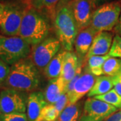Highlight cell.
I'll list each match as a JSON object with an SVG mask.
<instances>
[{
    "mask_svg": "<svg viewBox=\"0 0 121 121\" xmlns=\"http://www.w3.org/2000/svg\"><path fill=\"white\" fill-rule=\"evenodd\" d=\"M108 55L111 57L121 59V36L116 35L113 39L112 47Z\"/></svg>",
    "mask_w": 121,
    "mask_h": 121,
    "instance_id": "cell-25",
    "label": "cell"
},
{
    "mask_svg": "<svg viewBox=\"0 0 121 121\" xmlns=\"http://www.w3.org/2000/svg\"><path fill=\"white\" fill-rule=\"evenodd\" d=\"M112 35L109 32H99L95 35L86 57L107 55L112 47Z\"/></svg>",
    "mask_w": 121,
    "mask_h": 121,
    "instance_id": "cell-12",
    "label": "cell"
},
{
    "mask_svg": "<svg viewBox=\"0 0 121 121\" xmlns=\"http://www.w3.org/2000/svg\"><path fill=\"white\" fill-rule=\"evenodd\" d=\"M95 99H99L114 106L117 109H121V95H120L114 89L103 95L93 97Z\"/></svg>",
    "mask_w": 121,
    "mask_h": 121,
    "instance_id": "cell-23",
    "label": "cell"
},
{
    "mask_svg": "<svg viewBox=\"0 0 121 121\" xmlns=\"http://www.w3.org/2000/svg\"><path fill=\"white\" fill-rule=\"evenodd\" d=\"M66 53L67 51L65 50L60 51L50 61L44 69V73L47 78L52 79L61 76Z\"/></svg>",
    "mask_w": 121,
    "mask_h": 121,
    "instance_id": "cell-17",
    "label": "cell"
},
{
    "mask_svg": "<svg viewBox=\"0 0 121 121\" xmlns=\"http://www.w3.org/2000/svg\"><path fill=\"white\" fill-rule=\"evenodd\" d=\"M104 74L108 76L114 77L121 72V59L116 57H109L103 65Z\"/></svg>",
    "mask_w": 121,
    "mask_h": 121,
    "instance_id": "cell-22",
    "label": "cell"
},
{
    "mask_svg": "<svg viewBox=\"0 0 121 121\" xmlns=\"http://www.w3.org/2000/svg\"><path fill=\"white\" fill-rule=\"evenodd\" d=\"M10 71V67L0 59V85L5 83Z\"/></svg>",
    "mask_w": 121,
    "mask_h": 121,
    "instance_id": "cell-27",
    "label": "cell"
},
{
    "mask_svg": "<svg viewBox=\"0 0 121 121\" xmlns=\"http://www.w3.org/2000/svg\"><path fill=\"white\" fill-rule=\"evenodd\" d=\"M60 114L54 104H47L42 110L37 121H56Z\"/></svg>",
    "mask_w": 121,
    "mask_h": 121,
    "instance_id": "cell-24",
    "label": "cell"
},
{
    "mask_svg": "<svg viewBox=\"0 0 121 121\" xmlns=\"http://www.w3.org/2000/svg\"><path fill=\"white\" fill-rule=\"evenodd\" d=\"M67 83L62 76L50 79L44 92L48 104H53L59 99L61 95L66 93Z\"/></svg>",
    "mask_w": 121,
    "mask_h": 121,
    "instance_id": "cell-15",
    "label": "cell"
},
{
    "mask_svg": "<svg viewBox=\"0 0 121 121\" xmlns=\"http://www.w3.org/2000/svg\"><path fill=\"white\" fill-rule=\"evenodd\" d=\"M20 91L5 88L0 91V114L25 113L28 98Z\"/></svg>",
    "mask_w": 121,
    "mask_h": 121,
    "instance_id": "cell-8",
    "label": "cell"
},
{
    "mask_svg": "<svg viewBox=\"0 0 121 121\" xmlns=\"http://www.w3.org/2000/svg\"></svg>",
    "mask_w": 121,
    "mask_h": 121,
    "instance_id": "cell-34",
    "label": "cell"
},
{
    "mask_svg": "<svg viewBox=\"0 0 121 121\" xmlns=\"http://www.w3.org/2000/svg\"><path fill=\"white\" fill-rule=\"evenodd\" d=\"M40 82L39 69L30 58H26L11 66L5 84L8 88L24 92L37 88Z\"/></svg>",
    "mask_w": 121,
    "mask_h": 121,
    "instance_id": "cell-2",
    "label": "cell"
},
{
    "mask_svg": "<svg viewBox=\"0 0 121 121\" xmlns=\"http://www.w3.org/2000/svg\"><path fill=\"white\" fill-rule=\"evenodd\" d=\"M4 6H5L4 4H1V3H0V13L3 12V10H4Z\"/></svg>",
    "mask_w": 121,
    "mask_h": 121,
    "instance_id": "cell-32",
    "label": "cell"
},
{
    "mask_svg": "<svg viewBox=\"0 0 121 121\" xmlns=\"http://www.w3.org/2000/svg\"><path fill=\"white\" fill-rule=\"evenodd\" d=\"M69 104V98H68V95L67 94L65 93L64 94L61 95L59 99L56 102V103H55L54 106H55L56 109L60 112L65 109V108Z\"/></svg>",
    "mask_w": 121,
    "mask_h": 121,
    "instance_id": "cell-28",
    "label": "cell"
},
{
    "mask_svg": "<svg viewBox=\"0 0 121 121\" xmlns=\"http://www.w3.org/2000/svg\"><path fill=\"white\" fill-rule=\"evenodd\" d=\"M61 1L56 6L55 15V28L57 39L63 49L66 51H71L79 29L72 12V1Z\"/></svg>",
    "mask_w": 121,
    "mask_h": 121,
    "instance_id": "cell-1",
    "label": "cell"
},
{
    "mask_svg": "<svg viewBox=\"0 0 121 121\" xmlns=\"http://www.w3.org/2000/svg\"><path fill=\"white\" fill-rule=\"evenodd\" d=\"M0 121H28L25 113L0 114Z\"/></svg>",
    "mask_w": 121,
    "mask_h": 121,
    "instance_id": "cell-26",
    "label": "cell"
},
{
    "mask_svg": "<svg viewBox=\"0 0 121 121\" xmlns=\"http://www.w3.org/2000/svg\"><path fill=\"white\" fill-rule=\"evenodd\" d=\"M94 1H96V0H94Z\"/></svg>",
    "mask_w": 121,
    "mask_h": 121,
    "instance_id": "cell-35",
    "label": "cell"
},
{
    "mask_svg": "<svg viewBox=\"0 0 121 121\" xmlns=\"http://www.w3.org/2000/svg\"><path fill=\"white\" fill-rule=\"evenodd\" d=\"M114 32L117 33V35L121 36V13L118 19V21L117 22V25L114 27Z\"/></svg>",
    "mask_w": 121,
    "mask_h": 121,
    "instance_id": "cell-31",
    "label": "cell"
},
{
    "mask_svg": "<svg viewBox=\"0 0 121 121\" xmlns=\"http://www.w3.org/2000/svg\"><path fill=\"white\" fill-rule=\"evenodd\" d=\"M80 62L81 60L79 59L78 55L71 51H67L61 75L67 83V86L75 77Z\"/></svg>",
    "mask_w": 121,
    "mask_h": 121,
    "instance_id": "cell-16",
    "label": "cell"
},
{
    "mask_svg": "<svg viewBox=\"0 0 121 121\" xmlns=\"http://www.w3.org/2000/svg\"><path fill=\"white\" fill-rule=\"evenodd\" d=\"M112 78L113 85H114V90L117 91V93L121 95V77L117 75L114 77H112Z\"/></svg>",
    "mask_w": 121,
    "mask_h": 121,
    "instance_id": "cell-29",
    "label": "cell"
},
{
    "mask_svg": "<svg viewBox=\"0 0 121 121\" xmlns=\"http://www.w3.org/2000/svg\"><path fill=\"white\" fill-rule=\"evenodd\" d=\"M121 13L119 2H110L96 9L93 13L90 26L97 32L111 31L117 25Z\"/></svg>",
    "mask_w": 121,
    "mask_h": 121,
    "instance_id": "cell-5",
    "label": "cell"
},
{
    "mask_svg": "<svg viewBox=\"0 0 121 121\" xmlns=\"http://www.w3.org/2000/svg\"><path fill=\"white\" fill-rule=\"evenodd\" d=\"M24 9L17 7L5 5L0 13V32L3 36H17L23 17Z\"/></svg>",
    "mask_w": 121,
    "mask_h": 121,
    "instance_id": "cell-9",
    "label": "cell"
},
{
    "mask_svg": "<svg viewBox=\"0 0 121 121\" xmlns=\"http://www.w3.org/2000/svg\"><path fill=\"white\" fill-rule=\"evenodd\" d=\"M110 57L109 55L105 56H91L87 58V69L95 76L104 75L103 65L105 61Z\"/></svg>",
    "mask_w": 121,
    "mask_h": 121,
    "instance_id": "cell-21",
    "label": "cell"
},
{
    "mask_svg": "<svg viewBox=\"0 0 121 121\" xmlns=\"http://www.w3.org/2000/svg\"><path fill=\"white\" fill-rule=\"evenodd\" d=\"M60 45L57 39L47 38L41 43L33 46L30 59L38 69H45L50 61L59 52Z\"/></svg>",
    "mask_w": 121,
    "mask_h": 121,
    "instance_id": "cell-6",
    "label": "cell"
},
{
    "mask_svg": "<svg viewBox=\"0 0 121 121\" xmlns=\"http://www.w3.org/2000/svg\"><path fill=\"white\" fill-rule=\"evenodd\" d=\"M49 30L47 19L38 10L30 6L24 9L18 36L35 46L47 39Z\"/></svg>",
    "mask_w": 121,
    "mask_h": 121,
    "instance_id": "cell-3",
    "label": "cell"
},
{
    "mask_svg": "<svg viewBox=\"0 0 121 121\" xmlns=\"http://www.w3.org/2000/svg\"><path fill=\"white\" fill-rule=\"evenodd\" d=\"M114 87L112 78L108 75H101L96 78L94 85L87 94V97H95L97 95H103L112 90Z\"/></svg>",
    "mask_w": 121,
    "mask_h": 121,
    "instance_id": "cell-18",
    "label": "cell"
},
{
    "mask_svg": "<svg viewBox=\"0 0 121 121\" xmlns=\"http://www.w3.org/2000/svg\"><path fill=\"white\" fill-rule=\"evenodd\" d=\"M105 121H121V109L110 115Z\"/></svg>",
    "mask_w": 121,
    "mask_h": 121,
    "instance_id": "cell-30",
    "label": "cell"
},
{
    "mask_svg": "<svg viewBox=\"0 0 121 121\" xmlns=\"http://www.w3.org/2000/svg\"><path fill=\"white\" fill-rule=\"evenodd\" d=\"M94 0H72L71 8L79 31L90 26L95 10Z\"/></svg>",
    "mask_w": 121,
    "mask_h": 121,
    "instance_id": "cell-10",
    "label": "cell"
},
{
    "mask_svg": "<svg viewBox=\"0 0 121 121\" xmlns=\"http://www.w3.org/2000/svg\"><path fill=\"white\" fill-rule=\"evenodd\" d=\"M118 109L110 104L94 98L85 101L79 121H105Z\"/></svg>",
    "mask_w": 121,
    "mask_h": 121,
    "instance_id": "cell-7",
    "label": "cell"
},
{
    "mask_svg": "<svg viewBox=\"0 0 121 121\" xmlns=\"http://www.w3.org/2000/svg\"><path fill=\"white\" fill-rule=\"evenodd\" d=\"M95 79L96 76L86 67L75 83L73 90L67 94L69 98V103H77L84 95L87 94L94 85Z\"/></svg>",
    "mask_w": 121,
    "mask_h": 121,
    "instance_id": "cell-11",
    "label": "cell"
},
{
    "mask_svg": "<svg viewBox=\"0 0 121 121\" xmlns=\"http://www.w3.org/2000/svg\"><path fill=\"white\" fill-rule=\"evenodd\" d=\"M61 0H27V3L30 7L39 9H46L51 16H54L55 15L56 8L57 5Z\"/></svg>",
    "mask_w": 121,
    "mask_h": 121,
    "instance_id": "cell-20",
    "label": "cell"
},
{
    "mask_svg": "<svg viewBox=\"0 0 121 121\" xmlns=\"http://www.w3.org/2000/svg\"><path fill=\"white\" fill-rule=\"evenodd\" d=\"M97 33L90 26L79 31L74 43L78 56L79 57L87 56Z\"/></svg>",
    "mask_w": 121,
    "mask_h": 121,
    "instance_id": "cell-14",
    "label": "cell"
},
{
    "mask_svg": "<svg viewBox=\"0 0 121 121\" xmlns=\"http://www.w3.org/2000/svg\"><path fill=\"white\" fill-rule=\"evenodd\" d=\"M82 115L81 106L79 103H69L60 112L56 121H79Z\"/></svg>",
    "mask_w": 121,
    "mask_h": 121,
    "instance_id": "cell-19",
    "label": "cell"
},
{
    "mask_svg": "<svg viewBox=\"0 0 121 121\" xmlns=\"http://www.w3.org/2000/svg\"><path fill=\"white\" fill-rule=\"evenodd\" d=\"M118 75H119V76H120V77H121V72L120 73L118 74Z\"/></svg>",
    "mask_w": 121,
    "mask_h": 121,
    "instance_id": "cell-33",
    "label": "cell"
},
{
    "mask_svg": "<svg viewBox=\"0 0 121 121\" xmlns=\"http://www.w3.org/2000/svg\"><path fill=\"white\" fill-rule=\"evenodd\" d=\"M31 45L18 36L0 35V59L8 65H13L30 55Z\"/></svg>",
    "mask_w": 121,
    "mask_h": 121,
    "instance_id": "cell-4",
    "label": "cell"
},
{
    "mask_svg": "<svg viewBox=\"0 0 121 121\" xmlns=\"http://www.w3.org/2000/svg\"><path fill=\"white\" fill-rule=\"evenodd\" d=\"M48 104L42 91H36L29 94L27 101V117L28 121H36L42 110Z\"/></svg>",
    "mask_w": 121,
    "mask_h": 121,
    "instance_id": "cell-13",
    "label": "cell"
}]
</instances>
